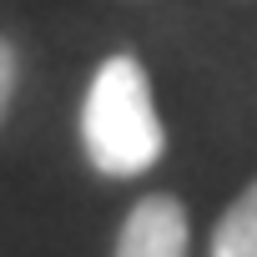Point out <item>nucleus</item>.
Segmentation results:
<instances>
[{"instance_id":"obj_1","label":"nucleus","mask_w":257,"mask_h":257,"mask_svg":"<svg viewBox=\"0 0 257 257\" xmlns=\"http://www.w3.org/2000/svg\"><path fill=\"white\" fill-rule=\"evenodd\" d=\"M76 126H81L86 162L111 182H132V177L152 172L167 152V126L152 106L147 66L126 51H116L96 66Z\"/></svg>"},{"instance_id":"obj_2","label":"nucleus","mask_w":257,"mask_h":257,"mask_svg":"<svg viewBox=\"0 0 257 257\" xmlns=\"http://www.w3.org/2000/svg\"><path fill=\"white\" fill-rule=\"evenodd\" d=\"M192 252V217L187 202L172 192H147L121 217L111 257H187Z\"/></svg>"},{"instance_id":"obj_3","label":"nucleus","mask_w":257,"mask_h":257,"mask_svg":"<svg viewBox=\"0 0 257 257\" xmlns=\"http://www.w3.org/2000/svg\"><path fill=\"white\" fill-rule=\"evenodd\" d=\"M207 257H257V177L217 217L212 242H207Z\"/></svg>"},{"instance_id":"obj_4","label":"nucleus","mask_w":257,"mask_h":257,"mask_svg":"<svg viewBox=\"0 0 257 257\" xmlns=\"http://www.w3.org/2000/svg\"><path fill=\"white\" fill-rule=\"evenodd\" d=\"M16 86H21V56H16V46L6 36H0V126H6V116H11Z\"/></svg>"}]
</instances>
